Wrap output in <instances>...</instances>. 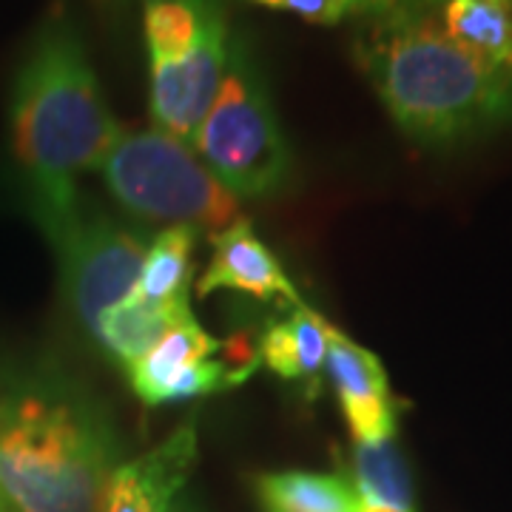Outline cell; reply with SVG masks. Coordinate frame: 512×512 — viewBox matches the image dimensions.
<instances>
[{"label": "cell", "mask_w": 512, "mask_h": 512, "mask_svg": "<svg viewBox=\"0 0 512 512\" xmlns=\"http://www.w3.org/2000/svg\"><path fill=\"white\" fill-rule=\"evenodd\" d=\"M191 146L237 200H268L291 188V143L254 57L239 40L231 43L225 80Z\"/></svg>", "instance_id": "4"}, {"label": "cell", "mask_w": 512, "mask_h": 512, "mask_svg": "<svg viewBox=\"0 0 512 512\" xmlns=\"http://www.w3.org/2000/svg\"><path fill=\"white\" fill-rule=\"evenodd\" d=\"M120 439L66 367L0 365V495L12 512H100Z\"/></svg>", "instance_id": "2"}, {"label": "cell", "mask_w": 512, "mask_h": 512, "mask_svg": "<svg viewBox=\"0 0 512 512\" xmlns=\"http://www.w3.org/2000/svg\"><path fill=\"white\" fill-rule=\"evenodd\" d=\"M353 57L390 120L419 146L453 148L512 126V74L458 46L439 9L362 18Z\"/></svg>", "instance_id": "3"}, {"label": "cell", "mask_w": 512, "mask_h": 512, "mask_svg": "<svg viewBox=\"0 0 512 512\" xmlns=\"http://www.w3.org/2000/svg\"><path fill=\"white\" fill-rule=\"evenodd\" d=\"M362 512H399V510H387V507H367V504H362Z\"/></svg>", "instance_id": "20"}, {"label": "cell", "mask_w": 512, "mask_h": 512, "mask_svg": "<svg viewBox=\"0 0 512 512\" xmlns=\"http://www.w3.org/2000/svg\"><path fill=\"white\" fill-rule=\"evenodd\" d=\"M0 512H12V510H9V504L3 501V495H0Z\"/></svg>", "instance_id": "23"}, {"label": "cell", "mask_w": 512, "mask_h": 512, "mask_svg": "<svg viewBox=\"0 0 512 512\" xmlns=\"http://www.w3.org/2000/svg\"><path fill=\"white\" fill-rule=\"evenodd\" d=\"M120 134L77 23L52 12L20 60L9 97V148L29 214L49 242L83 202L80 177L97 174Z\"/></svg>", "instance_id": "1"}, {"label": "cell", "mask_w": 512, "mask_h": 512, "mask_svg": "<svg viewBox=\"0 0 512 512\" xmlns=\"http://www.w3.org/2000/svg\"><path fill=\"white\" fill-rule=\"evenodd\" d=\"M194 458L197 430L188 421L160 447L111 473L100 512H177Z\"/></svg>", "instance_id": "8"}, {"label": "cell", "mask_w": 512, "mask_h": 512, "mask_svg": "<svg viewBox=\"0 0 512 512\" xmlns=\"http://www.w3.org/2000/svg\"><path fill=\"white\" fill-rule=\"evenodd\" d=\"M342 416L359 444H379L396 439L399 402L393 396H339Z\"/></svg>", "instance_id": "19"}, {"label": "cell", "mask_w": 512, "mask_h": 512, "mask_svg": "<svg viewBox=\"0 0 512 512\" xmlns=\"http://www.w3.org/2000/svg\"><path fill=\"white\" fill-rule=\"evenodd\" d=\"M268 512H362V501L342 476L285 470L256 478Z\"/></svg>", "instance_id": "15"}, {"label": "cell", "mask_w": 512, "mask_h": 512, "mask_svg": "<svg viewBox=\"0 0 512 512\" xmlns=\"http://www.w3.org/2000/svg\"><path fill=\"white\" fill-rule=\"evenodd\" d=\"M191 316L188 299L177 302H146L126 296L100 316L92 336L117 365L128 370L163 339L177 322Z\"/></svg>", "instance_id": "10"}, {"label": "cell", "mask_w": 512, "mask_h": 512, "mask_svg": "<svg viewBox=\"0 0 512 512\" xmlns=\"http://www.w3.org/2000/svg\"><path fill=\"white\" fill-rule=\"evenodd\" d=\"M194 248H197V228L168 225L148 242L137 285L128 296L146 302L188 299L191 276H194Z\"/></svg>", "instance_id": "14"}, {"label": "cell", "mask_w": 512, "mask_h": 512, "mask_svg": "<svg viewBox=\"0 0 512 512\" xmlns=\"http://www.w3.org/2000/svg\"><path fill=\"white\" fill-rule=\"evenodd\" d=\"M220 350V339H214L211 333H205L200 322L194 319V313H191V316H185L183 322H177L174 328L168 330L163 339L148 350L137 365L128 367V382L134 387V393L148 404L151 396L165 382H171L177 373H183L185 367L217 356Z\"/></svg>", "instance_id": "13"}, {"label": "cell", "mask_w": 512, "mask_h": 512, "mask_svg": "<svg viewBox=\"0 0 512 512\" xmlns=\"http://www.w3.org/2000/svg\"><path fill=\"white\" fill-rule=\"evenodd\" d=\"M231 60V37L222 6L211 15L197 46L177 60L151 57V94L148 106L154 128L165 134L194 143L205 114L220 92Z\"/></svg>", "instance_id": "7"}, {"label": "cell", "mask_w": 512, "mask_h": 512, "mask_svg": "<svg viewBox=\"0 0 512 512\" xmlns=\"http://www.w3.org/2000/svg\"><path fill=\"white\" fill-rule=\"evenodd\" d=\"M97 174L111 200L140 220L211 228L214 234L239 220L237 197L194 146L160 128L123 131Z\"/></svg>", "instance_id": "5"}, {"label": "cell", "mask_w": 512, "mask_h": 512, "mask_svg": "<svg viewBox=\"0 0 512 512\" xmlns=\"http://www.w3.org/2000/svg\"><path fill=\"white\" fill-rule=\"evenodd\" d=\"M328 322L305 302L293 305L285 319H279L259 339V362L288 382H313L325 370L330 342Z\"/></svg>", "instance_id": "11"}, {"label": "cell", "mask_w": 512, "mask_h": 512, "mask_svg": "<svg viewBox=\"0 0 512 512\" xmlns=\"http://www.w3.org/2000/svg\"><path fill=\"white\" fill-rule=\"evenodd\" d=\"M439 20L470 55L512 74V0H441Z\"/></svg>", "instance_id": "12"}, {"label": "cell", "mask_w": 512, "mask_h": 512, "mask_svg": "<svg viewBox=\"0 0 512 512\" xmlns=\"http://www.w3.org/2000/svg\"><path fill=\"white\" fill-rule=\"evenodd\" d=\"M94 3H100V6H111V3H123V0H94Z\"/></svg>", "instance_id": "22"}, {"label": "cell", "mask_w": 512, "mask_h": 512, "mask_svg": "<svg viewBox=\"0 0 512 512\" xmlns=\"http://www.w3.org/2000/svg\"><path fill=\"white\" fill-rule=\"evenodd\" d=\"M353 490L367 507L413 512V478L396 441L353 447Z\"/></svg>", "instance_id": "16"}, {"label": "cell", "mask_w": 512, "mask_h": 512, "mask_svg": "<svg viewBox=\"0 0 512 512\" xmlns=\"http://www.w3.org/2000/svg\"><path fill=\"white\" fill-rule=\"evenodd\" d=\"M325 370L336 387V396H393L382 359L356 345L342 330L333 328L330 333Z\"/></svg>", "instance_id": "18"}, {"label": "cell", "mask_w": 512, "mask_h": 512, "mask_svg": "<svg viewBox=\"0 0 512 512\" xmlns=\"http://www.w3.org/2000/svg\"><path fill=\"white\" fill-rule=\"evenodd\" d=\"M217 291L248 293L259 302L282 299L291 308L302 302L282 262L242 217L211 237V262L197 282V296Z\"/></svg>", "instance_id": "9"}, {"label": "cell", "mask_w": 512, "mask_h": 512, "mask_svg": "<svg viewBox=\"0 0 512 512\" xmlns=\"http://www.w3.org/2000/svg\"><path fill=\"white\" fill-rule=\"evenodd\" d=\"M217 9L220 0H143L148 57L177 60L188 55Z\"/></svg>", "instance_id": "17"}, {"label": "cell", "mask_w": 512, "mask_h": 512, "mask_svg": "<svg viewBox=\"0 0 512 512\" xmlns=\"http://www.w3.org/2000/svg\"><path fill=\"white\" fill-rule=\"evenodd\" d=\"M177 512H197V510H194L191 504H183V501H180V504H177Z\"/></svg>", "instance_id": "21"}, {"label": "cell", "mask_w": 512, "mask_h": 512, "mask_svg": "<svg viewBox=\"0 0 512 512\" xmlns=\"http://www.w3.org/2000/svg\"><path fill=\"white\" fill-rule=\"evenodd\" d=\"M49 245L57 256L63 299L74 319L92 333L100 316L134 291L148 237L140 225L80 202L77 214Z\"/></svg>", "instance_id": "6"}]
</instances>
